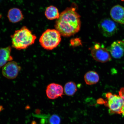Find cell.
<instances>
[{"mask_svg": "<svg viewBox=\"0 0 124 124\" xmlns=\"http://www.w3.org/2000/svg\"><path fill=\"white\" fill-rule=\"evenodd\" d=\"M84 79L87 85H93L99 81L100 77L97 73L94 71H89L85 74Z\"/></svg>", "mask_w": 124, "mask_h": 124, "instance_id": "cell-13", "label": "cell"}, {"mask_svg": "<svg viewBox=\"0 0 124 124\" xmlns=\"http://www.w3.org/2000/svg\"><path fill=\"white\" fill-rule=\"evenodd\" d=\"M119 95L122 98L123 100V104L121 114L124 116V87L120 89L119 92Z\"/></svg>", "mask_w": 124, "mask_h": 124, "instance_id": "cell-18", "label": "cell"}, {"mask_svg": "<svg viewBox=\"0 0 124 124\" xmlns=\"http://www.w3.org/2000/svg\"><path fill=\"white\" fill-rule=\"evenodd\" d=\"M4 109L2 105H0V112L2 111Z\"/></svg>", "mask_w": 124, "mask_h": 124, "instance_id": "cell-19", "label": "cell"}, {"mask_svg": "<svg viewBox=\"0 0 124 124\" xmlns=\"http://www.w3.org/2000/svg\"><path fill=\"white\" fill-rule=\"evenodd\" d=\"M70 42L71 45L74 46H79L82 44L81 40L78 38L72 39L70 40Z\"/></svg>", "mask_w": 124, "mask_h": 124, "instance_id": "cell-17", "label": "cell"}, {"mask_svg": "<svg viewBox=\"0 0 124 124\" xmlns=\"http://www.w3.org/2000/svg\"><path fill=\"white\" fill-rule=\"evenodd\" d=\"M7 17L9 21L12 23L19 22L24 18L23 15L20 9L17 8H12L8 12Z\"/></svg>", "mask_w": 124, "mask_h": 124, "instance_id": "cell-12", "label": "cell"}, {"mask_svg": "<svg viewBox=\"0 0 124 124\" xmlns=\"http://www.w3.org/2000/svg\"><path fill=\"white\" fill-rule=\"evenodd\" d=\"M106 105L109 108L110 114H121L123 101L120 96L108 93L106 94Z\"/></svg>", "mask_w": 124, "mask_h": 124, "instance_id": "cell-5", "label": "cell"}, {"mask_svg": "<svg viewBox=\"0 0 124 124\" xmlns=\"http://www.w3.org/2000/svg\"><path fill=\"white\" fill-rule=\"evenodd\" d=\"M77 91L76 84L74 82H69L66 83L64 88V92L66 95L72 96L75 94Z\"/></svg>", "mask_w": 124, "mask_h": 124, "instance_id": "cell-15", "label": "cell"}, {"mask_svg": "<svg viewBox=\"0 0 124 124\" xmlns=\"http://www.w3.org/2000/svg\"><path fill=\"white\" fill-rule=\"evenodd\" d=\"M107 49L113 58H121L124 54V40L114 41Z\"/></svg>", "mask_w": 124, "mask_h": 124, "instance_id": "cell-8", "label": "cell"}, {"mask_svg": "<svg viewBox=\"0 0 124 124\" xmlns=\"http://www.w3.org/2000/svg\"><path fill=\"white\" fill-rule=\"evenodd\" d=\"M80 16L75 8H67L60 14L55 22V27L62 36L69 37L80 31L81 27Z\"/></svg>", "mask_w": 124, "mask_h": 124, "instance_id": "cell-1", "label": "cell"}, {"mask_svg": "<svg viewBox=\"0 0 124 124\" xmlns=\"http://www.w3.org/2000/svg\"><path fill=\"white\" fill-rule=\"evenodd\" d=\"M11 38L12 47L19 50L27 49L34 43L37 39L36 35L25 26L16 31Z\"/></svg>", "mask_w": 124, "mask_h": 124, "instance_id": "cell-2", "label": "cell"}, {"mask_svg": "<svg viewBox=\"0 0 124 124\" xmlns=\"http://www.w3.org/2000/svg\"><path fill=\"white\" fill-rule=\"evenodd\" d=\"M121 0L122 1H124V0Z\"/></svg>", "mask_w": 124, "mask_h": 124, "instance_id": "cell-20", "label": "cell"}, {"mask_svg": "<svg viewBox=\"0 0 124 124\" xmlns=\"http://www.w3.org/2000/svg\"><path fill=\"white\" fill-rule=\"evenodd\" d=\"M11 52V47L10 46L0 48V68L13 60Z\"/></svg>", "mask_w": 124, "mask_h": 124, "instance_id": "cell-11", "label": "cell"}, {"mask_svg": "<svg viewBox=\"0 0 124 124\" xmlns=\"http://www.w3.org/2000/svg\"><path fill=\"white\" fill-rule=\"evenodd\" d=\"M111 18L116 22L124 24V7L117 5L113 7L110 12Z\"/></svg>", "mask_w": 124, "mask_h": 124, "instance_id": "cell-10", "label": "cell"}, {"mask_svg": "<svg viewBox=\"0 0 124 124\" xmlns=\"http://www.w3.org/2000/svg\"><path fill=\"white\" fill-rule=\"evenodd\" d=\"M61 35L56 29H47L40 37L39 42L43 48L52 50L58 46L61 40Z\"/></svg>", "mask_w": 124, "mask_h": 124, "instance_id": "cell-3", "label": "cell"}, {"mask_svg": "<svg viewBox=\"0 0 124 124\" xmlns=\"http://www.w3.org/2000/svg\"><path fill=\"white\" fill-rule=\"evenodd\" d=\"M90 50L93 58L96 61L105 63L111 60L109 52L103 44L96 43L90 48Z\"/></svg>", "mask_w": 124, "mask_h": 124, "instance_id": "cell-4", "label": "cell"}, {"mask_svg": "<svg viewBox=\"0 0 124 124\" xmlns=\"http://www.w3.org/2000/svg\"><path fill=\"white\" fill-rule=\"evenodd\" d=\"M60 119L58 115H53L49 118V122L50 124H60Z\"/></svg>", "mask_w": 124, "mask_h": 124, "instance_id": "cell-16", "label": "cell"}, {"mask_svg": "<svg viewBox=\"0 0 124 124\" xmlns=\"http://www.w3.org/2000/svg\"><path fill=\"white\" fill-rule=\"evenodd\" d=\"M64 92L63 87L59 84L52 83L48 85L46 89V94L49 99L54 100L59 97H62Z\"/></svg>", "mask_w": 124, "mask_h": 124, "instance_id": "cell-9", "label": "cell"}, {"mask_svg": "<svg viewBox=\"0 0 124 124\" xmlns=\"http://www.w3.org/2000/svg\"><path fill=\"white\" fill-rule=\"evenodd\" d=\"M21 69V67L16 62L11 61L3 67L2 74L6 78L13 79L17 76Z\"/></svg>", "mask_w": 124, "mask_h": 124, "instance_id": "cell-7", "label": "cell"}, {"mask_svg": "<svg viewBox=\"0 0 124 124\" xmlns=\"http://www.w3.org/2000/svg\"><path fill=\"white\" fill-rule=\"evenodd\" d=\"M98 27L102 34L106 37L112 36L118 30L116 23L108 18L102 19L99 23Z\"/></svg>", "mask_w": 124, "mask_h": 124, "instance_id": "cell-6", "label": "cell"}, {"mask_svg": "<svg viewBox=\"0 0 124 124\" xmlns=\"http://www.w3.org/2000/svg\"><path fill=\"white\" fill-rule=\"evenodd\" d=\"M45 15L46 18L49 20L57 19L60 15L58 9L53 6H50L46 8Z\"/></svg>", "mask_w": 124, "mask_h": 124, "instance_id": "cell-14", "label": "cell"}]
</instances>
